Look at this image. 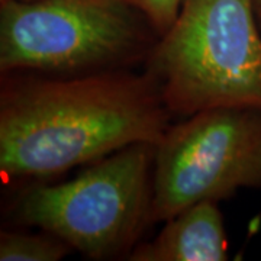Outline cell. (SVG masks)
<instances>
[{
  "label": "cell",
  "mask_w": 261,
  "mask_h": 261,
  "mask_svg": "<svg viewBox=\"0 0 261 261\" xmlns=\"http://www.w3.org/2000/svg\"><path fill=\"white\" fill-rule=\"evenodd\" d=\"M154 77L97 74L28 80L3 90L0 171L45 178L134 144L157 145L167 128Z\"/></svg>",
  "instance_id": "6da1fadb"
},
{
  "label": "cell",
  "mask_w": 261,
  "mask_h": 261,
  "mask_svg": "<svg viewBox=\"0 0 261 261\" xmlns=\"http://www.w3.org/2000/svg\"><path fill=\"white\" fill-rule=\"evenodd\" d=\"M252 0H181L152 56L171 112L261 109V37Z\"/></svg>",
  "instance_id": "7a4b0ae2"
},
{
  "label": "cell",
  "mask_w": 261,
  "mask_h": 261,
  "mask_svg": "<svg viewBox=\"0 0 261 261\" xmlns=\"http://www.w3.org/2000/svg\"><path fill=\"white\" fill-rule=\"evenodd\" d=\"M154 155L155 145L134 144L70 181L31 189L19 202V218L86 257H112L148 222Z\"/></svg>",
  "instance_id": "3957f363"
},
{
  "label": "cell",
  "mask_w": 261,
  "mask_h": 261,
  "mask_svg": "<svg viewBox=\"0 0 261 261\" xmlns=\"http://www.w3.org/2000/svg\"><path fill=\"white\" fill-rule=\"evenodd\" d=\"M261 189V109L212 108L168 128L155 145L148 222Z\"/></svg>",
  "instance_id": "277c9868"
},
{
  "label": "cell",
  "mask_w": 261,
  "mask_h": 261,
  "mask_svg": "<svg viewBox=\"0 0 261 261\" xmlns=\"http://www.w3.org/2000/svg\"><path fill=\"white\" fill-rule=\"evenodd\" d=\"M137 12L125 0H5L0 68L68 71L108 64L140 44Z\"/></svg>",
  "instance_id": "5b68a950"
},
{
  "label": "cell",
  "mask_w": 261,
  "mask_h": 261,
  "mask_svg": "<svg viewBox=\"0 0 261 261\" xmlns=\"http://www.w3.org/2000/svg\"><path fill=\"white\" fill-rule=\"evenodd\" d=\"M218 202L189 206L168 219L159 237L132 252L134 261H225L228 241Z\"/></svg>",
  "instance_id": "8992f818"
},
{
  "label": "cell",
  "mask_w": 261,
  "mask_h": 261,
  "mask_svg": "<svg viewBox=\"0 0 261 261\" xmlns=\"http://www.w3.org/2000/svg\"><path fill=\"white\" fill-rule=\"evenodd\" d=\"M70 245L53 233L27 235L2 232L0 260L2 261H57L65 257Z\"/></svg>",
  "instance_id": "52a82bcc"
},
{
  "label": "cell",
  "mask_w": 261,
  "mask_h": 261,
  "mask_svg": "<svg viewBox=\"0 0 261 261\" xmlns=\"http://www.w3.org/2000/svg\"><path fill=\"white\" fill-rule=\"evenodd\" d=\"M159 31L166 34L177 18L181 0H125Z\"/></svg>",
  "instance_id": "ba28073f"
},
{
  "label": "cell",
  "mask_w": 261,
  "mask_h": 261,
  "mask_svg": "<svg viewBox=\"0 0 261 261\" xmlns=\"http://www.w3.org/2000/svg\"><path fill=\"white\" fill-rule=\"evenodd\" d=\"M252 5H254V10H255L257 19H258V23H261V0H252Z\"/></svg>",
  "instance_id": "9c48e42d"
},
{
  "label": "cell",
  "mask_w": 261,
  "mask_h": 261,
  "mask_svg": "<svg viewBox=\"0 0 261 261\" xmlns=\"http://www.w3.org/2000/svg\"><path fill=\"white\" fill-rule=\"evenodd\" d=\"M2 2H5V0H2ZM18 2H37V0H18Z\"/></svg>",
  "instance_id": "30bf717a"
}]
</instances>
